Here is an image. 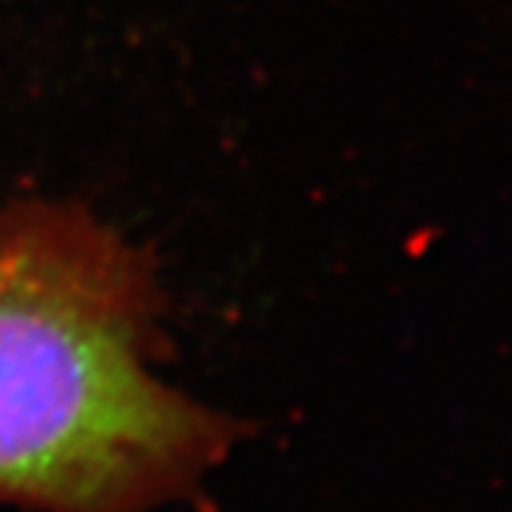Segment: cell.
Here are the masks:
<instances>
[{
  "label": "cell",
  "instance_id": "1",
  "mask_svg": "<svg viewBox=\"0 0 512 512\" xmlns=\"http://www.w3.org/2000/svg\"><path fill=\"white\" fill-rule=\"evenodd\" d=\"M158 287L115 229L62 201L0 207V500L145 512L223 429L155 371Z\"/></svg>",
  "mask_w": 512,
  "mask_h": 512
}]
</instances>
